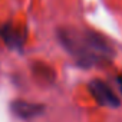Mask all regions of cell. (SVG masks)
Returning a JSON list of instances; mask_svg holds the SVG:
<instances>
[{
    "label": "cell",
    "mask_w": 122,
    "mask_h": 122,
    "mask_svg": "<svg viewBox=\"0 0 122 122\" xmlns=\"http://www.w3.org/2000/svg\"><path fill=\"white\" fill-rule=\"evenodd\" d=\"M45 106L40 103H32L27 101H22V99H16L10 103V112L20 119H32L39 116L40 113H43Z\"/></svg>",
    "instance_id": "3"
},
{
    "label": "cell",
    "mask_w": 122,
    "mask_h": 122,
    "mask_svg": "<svg viewBox=\"0 0 122 122\" xmlns=\"http://www.w3.org/2000/svg\"><path fill=\"white\" fill-rule=\"evenodd\" d=\"M0 37L3 39V42L15 50H22V46L25 43L23 33L15 27L12 23H5L3 26H0Z\"/></svg>",
    "instance_id": "4"
},
{
    "label": "cell",
    "mask_w": 122,
    "mask_h": 122,
    "mask_svg": "<svg viewBox=\"0 0 122 122\" xmlns=\"http://www.w3.org/2000/svg\"><path fill=\"white\" fill-rule=\"evenodd\" d=\"M57 36L62 46L81 66L89 68L103 63L113 56V50L106 39L92 30L60 29Z\"/></svg>",
    "instance_id": "1"
},
{
    "label": "cell",
    "mask_w": 122,
    "mask_h": 122,
    "mask_svg": "<svg viewBox=\"0 0 122 122\" xmlns=\"http://www.w3.org/2000/svg\"><path fill=\"white\" fill-rule=\"evenodd\" d=\"M89 92L95 98V101L106 108H118L119 106V98L112 91V88L105 83L101 79H93L89 82Z\"/></svg>",
    "instance_id": "2"
},
{
    "label": "cell",
    "mask_w": 122,
    "mask_h": 122,
    "mask_svg": "<svg viewBox=\"0 0 122 122\" xmlns=\"http://www.w3.org/2000/svg\"><path fill=\"white\" fill-rule=\"evenodd\" d=\"M121 86H122V79H121Z\"/></svg>",
    "instance_id": "5"
}]
</instances>
